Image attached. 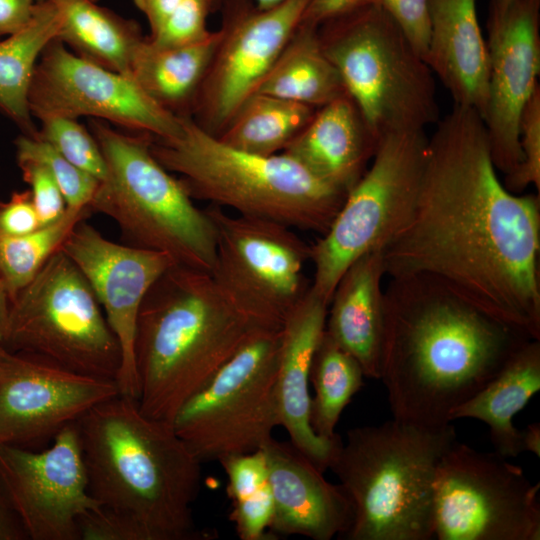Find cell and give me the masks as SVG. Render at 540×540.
Returning a JSON list of instances; mask_svg holds the SVG:
<instances>
[{"label":"cell","instance_id":"38","mask_svg":"<svg viewBox=\"0 0 540 540\" xmlns=\"http://www.w3.org/2000/svg\"><path fill=\"white\" fill-rule=\"evenodd\" d=\"M398 26L425 59L431 30L430 0H369Z\"/></svg>","mask_w":540,"mask_h":540},{"label":"cell","instance_id":"48","mask_svg":"<svg viewBox=\"0 0 540 540\" xmlns=\"http://www.w3.org/2000/svg\"><path fill=\"white\" fill-rule=\"evenodd\" d=\"M218 1L219 0H214L215 4ZM282 1H284V0H254V4L259 9H268V8H271V7L275 6V5H278Z\"/></svg>","mask_w":540,"mask_h":540},{"label":"cell","instance_id":"46","mask_svg":"<svg viewBox=\"0 0 540 540\" xmlns=\"http://www.w3.org/2000/svg\"><path fill=\"white\" fill-rule=\"evenodd\" d=\"M10 311V297L4 282L0 278V342L3 339L8 323Z\"/></svg>","mask_w":540,"mask_h":540},{"label":"cell","instance_id":"29","mask_svg":"<svg viewBox=\"0 0 540 540\" xmlns=\"http://www.w3.org/2000/svg\"><path fill=\"white\" fill-rule=\"evenodd\" d=\"M256 92L314 108L346 94L337 69L323 50L318 27L305 22L298 26Z\"/></svg>","mask_w":540,"mask_h":540},{"label":"cell","instance_id":"23","mask_svg":"<svg viewBox=\"0 0 540 540\" xmlns=\"http://www.w3.org/2000/svg\"><path fill=\"white\" fill-rule=\"evenodd\" d=\"M378 140L347 94L317 108L282 153L346 194L367 169Z\"/></svg>","mask_w":540,"mask_h":540},{"label":"cell","instance_id":"11","mask_svg":"<svg viewBox=\"0 0 540 540\" xmlns=\"http://www.w3.org/2000/svg\"><path fill=\"white\" fill-rule=\"evenodd\" d=\"M280 329H258L177 411L172 425L200 462L260 450L279 426Z\"/></svg>","mask_w":540,"mask_h":540},{"label":"cell","instance_id":"41","mask_svg":"<svg viewBox=\"0 0 540 540\" xmlns=\"http://www.w3.org/2000/svg\"><path fill=\"white\" fill-rule=\"evenodd\" d=\"M368 3L369 0H311L302 22L319 27Z\"/></svg>","mask_w":540,"mask_h":540},{"label":"cell","instance_id":"40","mask_svg":"<svg viewBox=\"0 0 540 540\" xmlns=\"http://www.w3.org/2000/svg\"><path fill=\"white\" fill-rule=\"evenodd\" d=\"M40 227L29 189L13 192L8 201H0V237L23 236Z\"/></svg>","mask_w":540,"mask_h":540},{"label":"cell","instance_id":"42","mask_svg":"<svg viewBox=\"0 0 540 540\" xmlns=\"http://www.w3.org/2000/svg\"><path fill=\"white\" fill-rule=\"evenodd\" d=\"M38 0H0V37L22 29L31 19Z\"/></svg>","mask_w":540,"mask_h":540},{"label":"cell","instance_id":"15","mask_svg":"<svg viewBox=\"0 0 540 540\" xmlns=\"http://www.w3.org/2000/svg\"><path fill=\"white\" fill-rule=\"evenodd\" d=\"M28 102L38 120L86 116L162 139L181 130V118L154 102L131 76L77 56L58 39L40 56Z\"/></svg>","mask_w":540,"mask_h":540},{"label":"cell","instance_id":"30","mask_svg":"<svg viewBox=\"0 0 540 540\" xmlns=\"http://www.w3.org/2000/svg\"><path fill=\"white\" fill-rule=\"evenodd\" d=\"M316 110L305 104L256 92L240 105L217 137L245 152L277 154L307 125Z\"/></svg>","mask_w":540,"mask_h":540},{"label":"cell","instance_id":"4","mask_svg":"<svg viewBox=\"0 0 540 540\" xmlns=\"http://www.w3.org/2000/svg\"><path fill=\"white\" fill-rule=\"evenodd\" d=\"M259 327L210 273L173 264L150 286L135 335L137 402L151 418L172 422L179 408Z\"/></svg>","mask_w":540,"mask_h":540},{"label":"cell","instance_id":"9","mask_svg":"<svg viewBox=\"0 0 540 540\" xmlns=\"http://www.w3.org/2000/svg\"><path fill=\"white\" fill-rule=\"evenodd\" d=\"M70 371L117 382L121 349L90 284L60 249L10 301L0 342Z\"/></svg>","mask_w":540,"mask_h":540},{"label":"cell","instance_id":"21","mask_svg":"<svg viewBox=\"0 0 540 540\" xmlns=\"http://www.w3.org/2000/svg\"><path fill=\"white\" fill-rule=\"evenodd\" d=\"M328 303L310 287L299 304L286 317L280 329L277 370L279 426L291 443L321 472L342 444L318 436L310 425V370L318 343L325 331Z\"/></svg>","mask_w":540,"mask_h":540},{"label":"cell","instance_id":"33","mask_svg":"<svg viewBox=\"0 0 540 540\" xmlns=\"http://www.w3.org/2000/svg\"><path fill=\"white\" fill-rule=\"evenodd\" d=\"M89 207L68 208L58 221L18 237H0V278L10 301L60 249L73 227L90 214Z\"/></svg>","mask_w":540,"mask_h":540},{"label":"cell","instance_id":"14","mask_svg":"<svg viewBox=\"0 0 540 540\" xmlns=\"http://www.w3.org/2000/svg\"><path fill=\"white\" fill-rule=\"evenodd\" d=\"M311 0H284L259 9L249 0H226L221 38L195 98L191 117L219 136L240 105L269 72L301 24Z\"/></svg>","mask_w":540,"mask_h":540},{"label":"cell","instance_id":"8","mask_svg":"<svg viewBox=\"0 0 540 540\" xmlns=\"http://www.w3.org/2000/svg\"><path fill=\"white\" fill-rule=\"evenodd\" d=\"M344 91L379 140L440 119L434 75L392 19L364 5L318 27Z\"/></svg>","mask_w":540,"mask_h":540},{"label":"cell","instance_id":"7","mask_svg":"<svg viewBox=\"0 0 540 540\" xmlns=\"http://www.w3.org/2000/svg\"><path fill=\"white\" fill-rule=\"evenodd\" d=\"M89 123L107 167L88 205L91 212L113 219L130 246L165 253L176 264L211 274L212 221L154 157L152 136L122 133L99 119Z\"/></svg>","mask_w":540,"mask_h":540},{"label":"cell","instance_id":"35","mask_svg":"<svg viewBox=\"0 0 540 540\" xmlns=\"http://www.w3.org/2000/svg\"><path fill=\"white\" fill-rule=\"evenodd\" d=\"M37 135L68 161L102 181L107 167L103 153L90 130L76 119L51 116L39 120Z\"/></svg>","mask_w":540,"mask_h":540},{"label":"cell","instance_id":"6","mask_svg":"<svg viewBox=\"0 0 540 540\" xmlns=\"http://www.w3.org/2000/svg\"><path fill=\"white\" fill-rule=\"evenodd\" d=\"M172 138H151L150 149L169 172L180 174L192 199L227 206L238 215L275 221L323 235L346 193L322 181L284 153L259 155L233 148L180 116Z\"/></svg>","mask_w":540,"mask_h":540},{"label":"cell","instance_id":"3","mask_svg":"<svg viewBox=\"0 0 540 540\" xmlns=\"http://www.w3.org/2000/svg\"><path fill=\"white\" fill-rule=\"evenodd\" d=\"M97 509L82 518L81 540H205L192 505L201 463L171 422L144 415L117 395L76 421Z\"/></svg>","mask_w":540,"mask_h":540},{"label":"cell","instance_id":"22","mask_svg":"<svg viewBox=\"0 0 540 540\" xmlns=\"http://www.w3.org/2000/svg\"><path fill=\"white\" fill-rule=\"evenodd\" d=\"M431 30L425 61L454 104L484 117L489 51L477 17L476 0H430Z\"/></svg>","mask_w":540,"mask_h":540},{"label":"cell","instance_id":"5","mask_svg":"<svg viewBox=\"0 0 540 540\" xmlns=\"http://www.w3.org/2000/svg\"><path fill=\"white\" fill-rule=\"evenodd\" d=\"M457 440L451 424L391 419L350 429L329 469L352 507L346 540L434 539L437 466Z\"/></svg>","mask_w":540,"mask_h":540},{"label":"cell","instance_id":"44","mask_svg":"<svg viewBox=\"0 0 540 540\" xmlns=\"http://www.w3.org/2000/svg\"><path fill=\"white\" fill-rule=\"evenodd\" d=\"M183 0H133L144 14L153 34Z\"/></svg>","mask_w":540,"mask_h":540},{"label":"cell","instance_id":"39","mask_svg":"<svg viewBox=\"0 0 540 540\" xmlns=\"http://www.w3.org/2000/svg\"><path fill=\"white\" fill-rule=\"evenodd\" d=\"M24 181L30 186L32 201L41 226L58 221L67 210L65 198L57 182L42 164L17 160Z\"/></svg>","mask_w":540,"mask_h":540},{"label":"cell","instance_id":"2","mask_svg":"<svg viewBox=\"0 0 540 540\" xmlns=\"http://www.w3.org/2000/svg\"><path fill=\"white\" fill-rule=\"evenodd\" d=\"M439 283L390 277L384 288L380 377L394 419L437 428L528 341Z\"/></svg>","mask_w":540,"mask_h":540},{"label":"cell","instance_id":"49","mask_svg":"<svg viewBox=\"0 0 540 540\" xmlns=\"http://www.w3.org/2000/svg\"><path fill=\"white\" fill-rule=\"evenodd\" d=\"M38 1H44V0H38Z\"/></svg>","mask_w":540,"mask_h":540},{"label":"cell","instance_id":"20","mask_svg":"<svg viewBox=\"0 0 540 540\" xmlns=\"http://www.w3.org/2000/svg\"><path fill=\"white\" fill-rule=\"evenodd\" d=\"M261 449L273 498L270 532L313 540L341 539L352 522V507L341 486L328 482L290 440L272 437Z\"/></svg>","mask_w":540,"mask_h":540},{"label":"cell","instance_id":"45","mask_svg":"<svg viewBox=\"0 0 540 540\" xmlns=\"http://www.w3.org/2000/svg\"><path fill=\"white\" fill-rule=\"evenodd\" d=\"M521 446L522 451H528L540 456V423L535 422L528 424L521 430Z\"/></svg>","mask_w":540,"mask_h":540},{"label":"cell","instance_id":"31","mask_svg":"<svg viewBox=\"0 0 540 540\" xmlns=\"http://www.w3.org/2000/svg\"><path fill=\"white\" fill-rule=\"evenodd\" d=\"M364 372L358 361L324 331L315 350L310 383V425L325 439L338 434L335 428L345 407L363 386Z\"/></svg>","mask_w":540,"mask_h":540},{"label":"cell","instance_id":"37","mask_svg":"<svg viewBox=\"0 0 540 540\" xmlns=\"http://www.w3.org/2000/svg\"><path fill=\"white\" fill-rule=\"evenodd\" d=\"M214 0H183L156 32L148 37L159 46H181L210 34L207 18Z\"/></svg>","mask_w":540,"mask_h":540},{"label":"cell","instance_id":"47","mask_svg":"<svg viewBox=\"0 0 540 540\" xmlns=\"http://www.w3.org/2000/svg\"><path fill=\"white\" fill-rule=\"evenodd\" d=\"M516 0H489V16L494 18L504 14Z\"/></svg>","mask_w":540,"mask_h":540},{"label":"cell","instance_id":"43","mask_svg":"<svg viewBox=\"0 0 540 540\" xmlns=\"http://www.w3.org/2000/svg\"><path fill=\"white\" fill-rule=\"evenodd\" d=\"M26 539V532L0 478V540Z\"/></svg>","mask_w":540,"mask_h":540},{"label":"cell","instance_id":"10","mask_svg":"<svg viewBox=\"0 0 540 540\" xmlns=\"http://www.w3.org/2000/svg\"><path fill=\"white\" fill-rule=\"evenodd\" d=\"M428 137L425 130L388 133L328 230L311 244V288L329 304L347 267L383 250L409 221L419 194Z\"/></svg>","mask_w":540,"mask_h":540},{"label":"cell","instance_id":"1","mask_svg":"<svg viewBox=\"0 0 540 540\" xmlns=\"http://www.w3.org/2000/svg\"><path fill=\"white\" fill-rule=\"evenodd\" d=\"M540 199L499 179L486 126L455 105L436 123L414 211L382 250L389 277L433 280L540 340Z\"/></svg>","mask_w":540,"mask_h":540},{"label":"cell","instance_id":"19","mask_svg":"<svg viewBox=\"0 0 540 540\" xmlns=\"http://www.w3.org/2000/svg\"><path fill=\"white\" fill-rule=\"evenodd\" d=\"M489 73L483 117L497 171L507 175L521 160L522 112L540 89V0H516L488 18Z\"/></svg>","mask_w":540,"mask_h":540},{"label":"cell","instance_id":"13","mask_svg":"<svg viewBox=\"0 0 540 540\" xmlns=\"http://www.w3.org/2000/svg\"><path fill=\"white\" fill-rule=\"evenodd\" d=\"M540 484L496 452L455 441L434 480V539L539 540Z\"/></svg>","mask_w":540,"mask_h":540},{"label":"cell","instance_id":"28","mask_svg":"<svg viewBox=\"0 0 540 540\" xmlns=\"http://www.w3.org/2000/svg\"><path fill=\"white\" fill-rule=\"evenodd\" d=\"M61 16L51 0L38 1L30 21L0 40V112L21 133L34 135L28 102L37 63L49 43L58 38Z\"/></svg>","mask_w":540,"mask_h":540},{"label":"cell","instance_id":"27","mask_svg":"<svg viewBox=\"0 0 540 540\" xmlns=\"http://www.w3.org/2000/svg\"><path fill=\"white\" fill-rule=\"evenodd\" d=\"M61 16L58 40L77 56L130 76L135 51L145 38L133 20L92 0H51Z\"/></svg>","mask_w":540,"mask_h":540},{"label":"cell","instance_id":"34","mask_svg":"<svg viewBox=\"0 0 540 540\" xmlns=\"http://www.w3.org/2000/svg\"><path fill=\"white\" fill-rule=\"evenodd\" d=\"M17 160H31L45 166L57 182L68 208L87 207L99 180L78 168L53 146L34 135L21 133L15 140Z\"/></svg>","mask_w":540,"mask_h":540},{"label":"cell","instance_id":"25","mask_svg":"<svg viewBox=\"0 0 540 540\" xmlns=\"http://www.w3.org/2000/svg\"><path fill=\"white\" fill-rule=\"evenodd\" d=\"M540 390V340L524 344L476 394L455 408L450 421L472 418L489 428L494 452L505 458L522 453L514 416Z\"/></svg>","mask_w":540,"mask_h":540},{"label":"cell","instance_id":"32","mask_svg":"<svg viewBox=\"0 0 540 540\" xmlns=\"http://www.w3.org/2000/svg\"><path fill=\"white\" fill-rule=\"evenodd\" d=\"M227 476L230 520L241 540H266L273 518V498L262 449L223 457L218 461Z\"/></svg>","mask_w":540,"mask_h":540},{"label":"cell","instance_id":"24","mask_svg":"<svg viewBox=\"0 0 540 540\" xmlns=\"http://www.w3.org/2000/svg\"><path fill=\"white\" fill-rule=\"evenodd\" d=\"M385 275L382 250L357 258L338 280L326 318L327 334L372 379L380 377Z\"/></svg>","mask_w":540,"mask_h":540},{"label":"cell","instance_id":"36","mask_svg":"<svg viewBox=\"0 0 540 540\" xmlns=\"http://www.w3.org/2000/svg\"><path fill=\"white\" fill-rule=\"evenodd\" d=\"M521 160L517 167L505 175L507 190L520 194L527 187L540 189V89L526 104L519 126Z\"/></svg>","mask_w":540,"mask_h":540},{"label":"cell","instance_id":"18","mask_svg":"<svg viewBox=\"0 0 540 540\" xmlns=\"http://www.w3.org/2000/svg\"><path fill=\"white\" fill-rule=\"evenodd\" d=\"M60 250L87 279L119 342L120 394L137 400L134 345L140 305L155 280L176 263L162 252L114 243L86 219L73 227Z\"/></svg>","mask_w":540,"mask_h":540},{"label":"cell","instance_id":"17","mask_svg":"<svg viewBox=\"0 0 540 540\" xmlns=\"http://www.w3.org/2000/svg\"><path fill=\"white\" fill-rule=\"evenodd\" d=\"M119 394L114 380L82 375L0 344V445L34 449Z\"/></svg>","mask_w":540,"mask_h":540},{"label":"cell","instance_id":"12","mask_svg":"<svg viewBox=\"0 0 540 540\" xmlns=\"http://www.w3.org/2000/svg\"><path fill=\"white\" fill-rule=\"evenodd\" d=\"M205 211L215 230L214 281L259 327L281 329L311 287V245L275 221L232 216L211 204Z\"/></svg>","mask_w":540,"mask_h":540},{"label":"cell","instance_id":"16","mask_svg":"<svg viewBox=\"0 0 540 540\" xmlns=\"http://www.w3.org/2000/svg\"><path fill=\"white\" fill-rule=\"evenodd\" d=\"M0 478L30 540H81L80 522L97 509L76 422L44 449L0 445Z\"/></svg>","mask_w":540,"mask_h":540},{"label":"cell","instance_id":"26","mask_svg":"<svg viewBox=\"0 0 540 540\" xmlns=\"http://www.w3.org/2000/svg\"><path fill=\"white\" fill-rule=\"evenodd\" d=\"M221 38V30L181 45L159 46L145 37L137 47L130 76L170 113L191 116L192 107Z\"/></svg>","mask_w":540,"mask_h":540}]
</instances>
